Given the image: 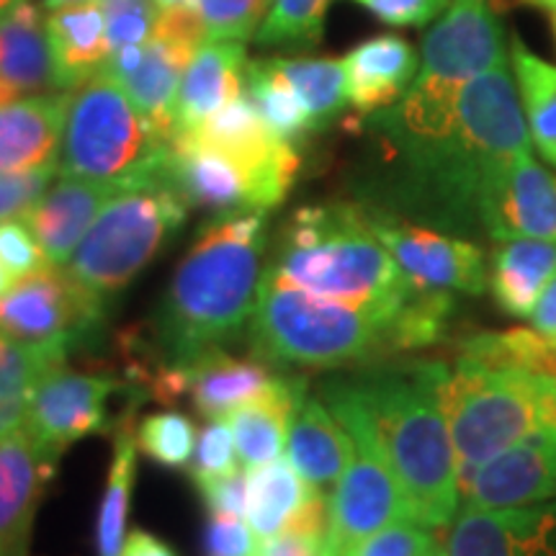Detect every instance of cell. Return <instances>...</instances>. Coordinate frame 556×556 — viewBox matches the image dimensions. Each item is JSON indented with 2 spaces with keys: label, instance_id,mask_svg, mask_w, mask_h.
<instances>
[{
  "label": "cell",
  "instance_id": "6da1fadb",
  "mask_svg": "<svg viewBox=\"0 0 556 556\" xmlns=\"http://www.w3.org/2000/svg\"><path fill=\"white\" fill-rule=\"evenodd\" d=\"M451 315L454 296L446 291L422 289L400 307H361L263 281L250 340L270 364L343 368L433 345Z\"/></svg>",
  "mask_w": 556,
  "mask_h": 556
},
{
  "label": "cell",
  "instance_id": "7a4b0ae2",
  "mask_svg": "<svg viewBox=\"0 0 556 556\" xmlns=\"http://www.w3.org/2000/svg\"><path fill=\"white\" fill-rule=\"evenodd\" d=\"M263 250L266 212L222 214L201 229L152 317L157 366H189L245 330L266 278Z\"/></svg>",
  "mask_w": 556,
  "mask_h": 556
},
{
  "label": "cell",
  "instance_id": "3957f363",
  "mask_svg": "<svg viewBox=\"0 0 556 556\" xmlns=\"http://www.w3.org/2000/svg\"><path fill=\"white\" fill-rule=\"evenodd\" d=\"M446 377L443 361H413L353 379L397 477L407 518L426 528L454 523L462 503L456 448L441 402Z\"/></svg>",
  "mask_w": 556,
  "mask_h": 556
},
{
  "label": "cell",
  "instance_id": "277c9868",
  "mask_svg": "<svg viewBox=\"0 0 556 556\" xmlns=\"http://www.w3.org/2000/svg\"><path fill=\"white\" fill-rule=\"evenodd\" d=\"M263 281L361 307H400L422 291L374 238L356 204L299 208Z\"/></svg>",
  "mask_w": 556,
  "mask_h": 556
},
{
  "label": "cell",
  "instance_id": "5b68a950",
  "mask_svg": "<svg viewBox=\"0 0 556 556\" xmlns=\"http://www.w3.org/2000/svg\"><path fill=\"white\" fill-rule=\"evenodd\" d=\"M458 490L475 471L520 438L556 428V377L528 366H486L458 356L441 389Z\"/></svg>",
  "mask_w": 556,
  "mask_h": 556
},
{
  "label": "cell",
  "instance_id": "8992f818",
  "mask_svg": "<svg viewBox=\"0 0 556 556\" xmlns=\"http://www.w3.org/2000/svg\"><path fill=\"white\" fill-rule=\"evenodd\" d=\"M505 58V34L492 0H448L422 39L417 75L392 109L379 111L384 139H433L454 129L464 86Z\"/></svg>",
  "mask_w": 556,
  "mask_h": 556
},
{
  "label": "cell",
  "instance_id": "52a82bcc",
  "mask_svg": "<svg viewBox=\"0 0 556 556\" xmlns=\"http://www.w3.org/2000/svg\"><path fill=\"white\" fill-rule=\"evenodd\" d=\"M168 152V139L152 129L127 90L103 70L70 93L60 142L62 176L129 189L163 178Z\"/></svg>",
  "mask_w": 556,
  "mask_h": 556
},
{
  "label": "cell",
  "instance_id": "ba28073f",
  "mask_svg": "<svg viewBox=\"0 0 556 556\" xmlns=\"http://www.w3.org/2000/svg\"><path fill=\"white\" fill-rule=\"evenodd\" d=\"M189 208L165 176L122 189L101 208L65 270L109 304L176 238Z\"/></svg>",
  "mask_w": 556,
  "mask_h": 556
},
{
  "label": "cell",
  "instance_id": "9c48e42d",
  "mask_svg": "<svg viewBox=\"0 0 556 556\" xmlns=\"http://www.w3.org/2000/svg\"><path fill=\"white\" fill-rule=\"evenodd\" d=\"M323 402L338 417L353 443V458L328 500V533H325L328 554L343 556L348 548L384 526L409 518L397 477L356 381H328L323 387Z\"/></svg>",
  "mask_w": 556,
  "mask_h": 556
},
{
  "label": "cell",
  "instance_id": "30bf717a",
  "mask_svg": "<svg viewBox=\"0 0 556 556\" xmlns=\"http://www.w3.org/2000/svg\"><path fill=\"white\" fill-rule=\"evenodd\" d=\"M106 304L60 266L18 278L0 296V332L37 345L70 351L101 328Z\"/></svg>",
  "mask_w": 556,
  "mask_h": 556
},
{
  "label": "cell",
  "instance_id": "8fae6325",
  "mask_svg": "<svg viewBox=\"0 0 556 556\" xmlns=\"http://www.w3.org/2000/svg\"><path fill=\"white\" fill-rule=\"evenodd\" d=\"M368 229L417 287L479 296L486 289L484 250L443 229L417 225L379 206H364Z\"/></svg>",
  "mask_w": 556,
  "mask_h": 556
},
{
  "label": "cell",
  "instance_id": "7c38bea8",
  "mask_svg": "<svg viewBox=\"0 0 556 556\" xmlns=\"http://www.w3.org/2000/svg\"><path fill=\"white\" fill-rule=\"evenodd\" d=\"M165 178L189 206L208 208L217 217L240 212H268L283 193L227 152L201 144L189 135L170 139Z\"/></svg>",
  "mask_w": 556,
  "mask_h": 556
},
{
  "label": "cell",
  "instance_id": "4fadbf2b",
  "mask_svg": "<svg viewBox=\"0 0 556 556\" xmlns=\"http://www.w3.org/2000/svg\"><path fill=\"white\" fill-rule=\"evenodd\" d=\"M479 225L497 242H556V178L531 152L492 163L479 193Z\"/></svg>",
  "mask_w": 556,
  "mask_h": 556
},
{
  "label": "cell",
  "instance_id": "5bb4252c",
  "mask_svg": "<svg viewBox=\"0 0 556 556\" xmlns=\"http://www.w3.org/2000/svg\"><path fill=\"white\" fill-rule=\"evenodd\" d=\"M119 389L124 381L109 374L54 366L34 387L24 428L41 446L62 456L73 443L109 428V402Z\"/></svg>",
  "mask_w": 556,
  "mask_h": 556
},
{
  "label": "cell",
  "instance_id": "9a60e30c",
  "mask_svg": "<svg viewBox=\"0 0 556 556\" xmlns=\"http://www.w3.org/2000/svg\"><path fill=\"white\" fill-rule=\"evenodd\" d=\"M446 556H556V497L523 507H471L456 513Z\"/></svg>",
  "mask_w": 556,
  "mask_h": 556
},
{
  "label": "cell",
  "instance_id": "2e32d148",
  "mask_svg": "<svg viewBox=\"0 0 556 556\" xmlns=\"http://www.w3.org/2000/svg\"><path fill=\"white\" fill-rule=\"evenodd\" d=\"M58 462L24 426L0 438V556H31L34 518Z\"/></svg>",
  "mask_w": 556,
  "mask_h": 556
},
{
  "label": "cell",
  "instance_id": "e0dca14e",
  "mask_svg": "<svg viewBox=\"0 0 556 556\" xmlns=\"http://www.w3.org/2000/svg\"><path fill=\"white\" fill-rule=\"evenodd\" d=\"M462 497L471 507H523L556 497V428L520 438L475 471Z\"/></svg>",
  "mask_w": 556,
  "mask_h": 556
},
{
  "label": "cell",
  "instance_id": "ac0fdd59",
  "mask_svg": "<svg viewBox=\"0 0 556 556\" xmlns=\"http://www.w3.org/2000/svg\"><path fill=\"white\" fill-rule=\"evenodd\" d=\"M119 191V186L101 180L62 176L60 184L50 186L21 219L45 248L52 266H67L101 208Z\"/></svg>",
  "mask_w": 556,
  "mask_h": 556
},
{
  "label": "cell",
  "instance_id": "d6986e66",
  "mask_svg": "<svg viewBox=\"0 0 556 556\" xmlns=\"http://www.w3.org/2000/svg\"><path fill=\"white\" fill-rule=\"evenodd\" d=\"M52 90L60 88L47 18L34 0H21L0 18V106Z\"/></svg>",
  "mask_w": 556,
  "mask_h": 556
},
{
  "label": "cell",
  "instance_id": "ffe728a7",
  "mask_svg": "<svg viewBox=\"0 0 556 556\" xmlns=\"http://www.w3.org/2000/svg\"><path fill=\"white\" fill-rule=\"evenodd\" d=\"M170 368L178 371L184 394H189L193 409L206 420L227 417L240 405L268 394L281 381L266 361L235 358L225 351L206 353L189 366Z\"/></svg>",
  "mask_w": 556,
  "mask_h": 556
},
{
  "label": "cell",
  "instance_id": "44dd1931",
  "mask_svg": "<svg viewBox=\"0 0 556 556\" xmlns=\"http://www.w3.org/2000/svg\"><path fill=\"white\" fill-rule=\"evenodd\" d=\"M415 47L394 34L361 41L345 54L348 103L361 114H379L402 101L417 75Z\"/></svg>",
  "mask_w": 556,
  "mask_h": 556
},
{
  "label": "cell",
  "instance_id": "7402d4cb",
  "mask_svg": "<svg viewBox=\"0 0 556 556\" xmlns=\"http://www.w3.org/2000/svg\"><path fill=\"white\" fill-rule=\"evenodd\" d=\"M245 65L242 41H204L180 75L173 137L197 129L222 106L240 99L245 88Z\"/></svg>",
  "mask_w": 556,
  "mask_h": 556
},
{
  "label": "cell",
  "instance_id": "603a6c76",
  "mask_svg": "<svg viewBox=\"0 0 556 556\" xmlns=\"http://www.w3.org/2000/svg\"><path fill=\"white\" fill-rule=\"evenodd\" d=\"M70 93L52 90L0 106V173L60 163Z\"/></svg>",
  "mask_w": 556,
  "mask_h": 556
},
{
  "label": "cell",
  "instance_id": "cb8c5ba5",
  "mask_svg": "<svg viewBox=\"0 0 556 556\" xmlns=\"http://www.w3.org/2000/svg\"><path fill=\"white\" fill-rule=\"evenodd\" d=\"M54 78L60 90H73L99 75L111 58L106 18L99 0H78L50 9L47 16Z\"/></svg>",
  "mask_w": 556,
  "mask_h": 556
},
{
  "label": "cell",
  "instance_id": "d4e9b609",
  "mask_svg": "<svg viewBox=\"0 0 556 556\" xmlns=\"http://www.w3.org/2000/svg\"><path fill=\"white\" fill-rule=\"evenodd\" d=\"M287 451L291 467L312 486H330L343 475L353 458L351 435L323 400L307 392L296 402L289 422Z\"/></svg>",
  "mask_w": 556,
  "mask_h": 556
},
{
  "label": "cell",
  "instance_id": "484cf974",
  "mask_svg": "<svg viewBox=\"0 0 556 556\" xmlns=\"http://www.w3.org/2000/svg\"><path fill=\"white\" fill-rule=\"evenodd\" d=\"M556 278V242L505 240L492 253L486 274L492 296L507 317L526 319L533 315L541 294Z\"/></svg>",
  "mask_w": 556,
  "mask_h": 556
},
{
  "label": "cell",
  "instance_id": "4316f807",
  "mask_svg": "<svg viewBox=\"0 0 556 556\" xmlns=\"http://www.w3.org/2000/svg\"><path fill=\"white\" fill-rule=\"evenodd\" d=\"M304 392H307V384L302 379L281 377L268 394L227 415L242 467L255 469L281 456L287 446L291 415Z\"/></svg>",
  "mask_w": 556,
  "mask_h": 556
},
{
  "label": "cell",
  "instance_id": "83f0119b",
  "mask_svg": "<svg viewBox=\"0 0 556 556\" xmlns=\"http://www.w3.org/2000/svg\"><path fill=\"white\" fill-rule=\"evenodd\" d=\"M191 58V52L150 37L142 47L139 65L131 70L127 78L119 80V86L127 90L135 106L152 124V129L168 142L173 139V131H176L178 83Z\"/></svg>",
  "mask_w": 556,
  "mask_h": 556
},
{
  "label": "cell",
  "instance_id": "f1b7e54d",
  "mask_svg": "<svg viewBox=\"0 0 556 556\" xmlns=\"http://www.w3.org/2000/svg\"><path fill=\"white\" fill-rule=\"evenodd\" d=\"M317 492L323 490L304 482L287 458L248 469L245 518L258 541L281 533Z\"/></svg>",
  "mask_w": 556,
  "mask_h": 556
},
{
  "label": "cell",
  "instance_id": "f546056e",
  "mask_svg": "<svg viewBox=\"0 0 556 556\" xmlns=\"http://www.w3.org/2000/svg\"><path fill=\"white\" fill-rule=\"evenodd\" d=\"M65 348L37 345L0 332V438L26 422L34 387L54 366L65 364Z\"/></svg>",
  "mask_w": 556,
  "mask_h": 556
},
{
  "label": "cell",
  "instance_id": "4dcf8cb0",
  "mask_svg": "<svg viewBox=\"0 0 556 556\" xmlns=\"http://www.w3.org/2000/svg\"><path fill=\"white\" fill-rule=\"evenodd\" d=\"M137 477V438L129 420H124L114 441V456H111L106 490H103L99 518H96V548L99 556H119L124 541H127V523L131 492H135Z\"/></svg>",
  "mask_w": 556,
  "mask_h": 556
},
{
  "label": "cell",
  "instance_id": "1f68e13d",
  "mask_svg": "<svg viewBox=\"0 0 556 556\" xmlns=\"http://www.w3.org/2000/svg\"><path fill=\"white\" fill-rule=\"evenodd\" d=\"M513 67L531 142L556 165V67L536 58L520 37L513 39Z\"/></svg>",
  "mask_w": 556,
  "mask_h": 556
},
{
  "label": "cell",
  "instance_id": "d6a6232c",
  "mask_svg": "<svg viewBox=\"0 0 556 556\" xmlns=\"http://www.w3.org/2000/svg\"><path fill=\"white\" fill-rule=\"evenodd\" d=\"M245 83L250 90V101L255 103L263 122L276 131L283 142H302L309 131H315L307 106L299 99V93L289 86L287 78L278 73L274 60H255L245 65Z\"/></svg>",
  "mask_w": 556,
  "mask_h": 556
},
{
  "label": "cell",
  "instance_id": "836d02e7",
  "mask_svg": "<svg viewBox=\"0 0 556 556\" xmlns=\"http://www.w3.org/2000/svg\"><path fill=\"white\" fill-rule=\"evenodd\" d=\"M278 73L287 78L307 106L315 129L330 124L348 106L345 67L330 58H274Z\"/></svg>",
  "mask_w": 556,
  "mask_h": 556
},
{
  "label": "cell",
  "instance_id": "e575fe53",
  "mask_svg": "<svg viewBox=\"0 0 556 556\" xmlns=\"http://www.w3.org/2000/svg\"><path fill=\"white\" fill-rule=\"evenodd\" d=\"M464 358H475L486 366H528L556 377V348L536 330L479 332L462 345Z\"/></svg>",
  "mask_w": 556,
  "mask_h": 556
},
{
  "label": "cell",
  "instance_id": "d590c367",
  "mask_svg": "<svg viewBox=\"0 0 556 556\" xmlns=\"http://www.w3.org/2000/svg\"><path fill=\"white\" fill-rule=\"evenodd\" d=\"M330 0H270L255 41L261 47L312 50L325 31V13Z\"/></svg>",
  "mask_w": 556,
  "mask_h": 556
},
{
  "label": "cell",
  "instance_id": "8d00e7d4",
  "mask_svg": "<svg viewBox=\"0 0 556 556\" xmlns=\"http://www.w3.org/2000/svg\"><path fill=\"white\" fill-rule=\"evenodd\" d=\"M137 448L150 462L165 469H184L191 464L193 448H197V426L189 415L176 409L144 415L135 430Z\"/></svg>",
  "mask_w": 556,
  "mask_h": 556
},
{
  "label": "cell",
  "instance_id": "74e56055",
  "mask_svg": "<svg viewBox=\"0 0 556 556\" xmlns=\"http://www.w3.org/2000/svg\"><path fill=\"white\" fill-rule=\"evenodd\" d=\"M208 41H248L266 18L270 0H193Z\"/></svg>",
  "mask_w": 556,
  "mask_h": 556
},
{
  "label": "cell",
  "instance_id": "f35d334b",
  "mask_svg": "<svg viewBox=\"0 0 556 556\" xmlns=\"http://www.w3.org/2000/svg\"><path fill=\"white\" fill-rule=\"evenodd\" d=\"M106 18L109 50L139 47L152 37L157 18L155 0H99Z\"/></svg>",
  "mask_w": 556,
  "mask_h": 556
},
{
  "label": "cell",
  "instance_id": "ab89813d",
  "mask_svg": "<svg viewBox=\"0 0 556 556\" xmlns=\"http://www.w3.org/2000/svg\"><path fill=\"white\" fill-rule=\"evenodd\" d=\"M435 546L430 528L415 520H394L348 548L343 556H433Z\"/></svg>",
  "mask_w": 556,
  "mask_h": 556
},
{
  "label": "cell",
  "instance_id": "60d3db41",
  "mask_svg": "<svg viewBox=\"0 0 556 556\" xmlns=\"http://www.w3.org/2000/svg\"><path fill=\"white\" fill-rule=\"evenodd\" d=\"M238 469V451H235L232 428L227 417L208 420V426L197 435V448L191 456L193 482L229 475Z\"/></svg>",
  "mask_w": 556,
  "mask_h": 556
},
{
  "label": "cell",
  "instance_id": "b9f144b4",
  "mask_svg": "<svg viewBox=\"0 0 556 556\" xmlns=\"http://www.w3.org/2000/svg\"><path fill=\"white\" fill-rule=\"evenodd\" d=\"M58 173L60 163L39 165V168L29 170L0 173V222L24 217L45 197Z\"/></svg>",
  "mask_w": 556,
  "mask_h": 556
},
{
  "label": "cell",
  "instance_id": "7bdbcfd3",
  "mask_svg": "<svg viewBox=\"0 0 556 556\" xmlns=\"http://www.w3.org/2000/svg\"><path fill=\"white\" fill-rule=\"evenodd\" d=\"M0 263L16 281L52 268V261L47 258L45 248L34 238L31 229L16 219L0 222Z\"/></svg>",
  "mask_w": 556,
  "mask_h": 556
},
{
  "label": "cell",
  "instance_id": "ee69618b",
  "mask_svg": "<svg viewBox=\"0 0 556 556\" xmlns=\"http://www.w3.org/2000/svg\"><path fill=\"white\" fill-rule=\"evenodd\" d=\"M152 37L191 54L208 39L204 18H201V13L193 3H180L173 5V9L157 11Z\"/></svg>",
  "mask_w": 556,
  "mask_h": 556
},
{
  "label": "cell",
  "instance_id": "f6af8a7d",
  "mask_svg": "<svg viewBox=\"0 0 556 556\" xmlns=\"http://www.w3.org/2000/svg\"><path fill=\"white\" fill-rule=\"evenodd\" d=\"M258 536L242 516H227V513H208L206 523V554L208 556H255Z\"/></svg>",
  "mask_w": 556,
  "mask_h": 556
},
{
  "label": "cell",
  "instance_id": "bcb514c9",
  "mask_svg": "<svg viewBox=\"0 0 556 556\" xmlns=\"http://www.w3.org/2000/svg\"><path fill=\"white\" fill-rule=\"evenodd\" d=\"M389 26H426L448 9V0H353Z\"/></svg>",
  "mask_w": 556,
  "mask_h": 556
},
{
  "label": "cell",
  "instance_id": "7dc6e473",
  "mask_svg": "<svg viewBox=\"0 0 556 556\" xmlns=\"http://www.w3.org/2000/svg\"><path fill=\"white\" fill-rule=\"evenodd\" d=\"M197 484L201 500L208 513H227V516L245 518V497H248V471H229V475L201 479Z\"/></svg>",
  "mask_w": 556,
  "mask_h": 556
},
{
  "label": "cell",
  "instance_id": "c3c4849f",
  "mask_svg": "<svg viewBox=\"0 0 556 556\" xmlns=\"http://www.w3.org/2000/svg\"><path fill=\"white\" fill-rule=\"evenodd\" d=\"M255 556H330L325 533L302 531V528H283L281 533L261 541Z\"/></svg>",
  "mask_w": 556,
  "mask_h": 556
},
{
  "label": "cell",
  "instance_id": "681fc988",
  "mask_svg": "<svg viewBox=\"0 0 556 556\" xmlns=\"http://www.w3.org/2000/svg\"><path fill=\"white\" fill-rule=\"evenodd\" d=\"M531 319H533V330L556 348V278L548 283L544 294H541Z\"/></svg>",
  "mask_w": 556,
  "mask_h": 556
},
{
  "label": "cell",
  "instance_id": "f907efd6",
  "mask_svg": "<svg viewBox=\"0 0 556 556\" xmlns=\"http://www.w3.org/2000/svg\"><path fill=\"white\" fill-rule=\"evenodd\" d=\"M119 556H176V552L163 539H157L155 533L137 528V531L127 533Z\"/></svg>",
  "mask_w": 556,
  "mask_h": 556
},
{
  "label": "cell",
  "instance_id": "816d5d0a",
  "mask_svg": "<svg viewBox=\"0 0 556 556\" xmlns=\"http://www.w3.org/2000/svg\"><path fill=\"white\" fill-rule=\"evenodd\" d=\"M13 283H16V278H13V276L9 274V270H5L3 263H0V296H3L5 291H9V289L13 287Z\"/></svg>",
  "mask_w": 556,
  "mask_h": 556
},
{
  "label": "cell",
  "instance_id": "f5cc1de1",
  "mask_svg": "<svg viewBox=\"0 0 556 556\" xmlns=\"http://www.w3.org/2000/svg\"><path fill=\"white\" fill-rule=\"evenodd\" d=\"M180 3H193V0H155L157 11H165V9H173V5H180Z\"/></svg>",
  "mask_w": 556,
  "mask_h": 556
},
{
  "label": "cell",
  "instance_id": "db71d44e",
  "mask_svg": "<svg viewBox=\"0 0 556 556\" xmlns=\"http://www.w3.org/2000/svg\"><path fill=\"white\" fill-rule=\"evenodd\" d=\"M523 3L539 5V9H546V11H556V0H523Z\"/></svg>",
  "mask_w": 556,
  "mask_h": 556
},
{
  "label": "cell",
  "instance_id": "11a10c76",
  "mask_svg": "<svg viewBox=\"0 0 556 556\" xmlns=\"http://www.w3.org/2000/svg\"><path fill=\"white\" fill-rule=\"evenodd\" d=\"M18 3H21V0H0V18H3L5 13H9L13 5H18Z\"/></svg>",
  "mask_w": 556,
  "mask_h": 556
},
{
  "label": "cell",
  "instance_id": "9f6ffc18",
  "mask_svg": "<svg viewBox=\"0 0 556 556\" xmlns=\"http://www.w3.org/2000/svg\"><path fill=\"white\" fill-rule=\"evenodd\" d=\"M65 3H78V0H45L47 9H58V5H65Z\"/></svg>",
  "mask_w": 556,
  "mask_h": 556
},
{
  "label": "cell",
  "instance_id": "6f0895ef",
  "mask_svg": "<svg viewBox=\"0 0 556 556\" xmlns=\"http://www.w3.org/2000/svg\"><path fill=\"white\" fill-rule=\"evenodd\" d=\"M433 556H446V552H443V546H435V552H433Z\"/></svg>",
  "mask_w": 556,
  "mask_h": 556
},
{
  "label": "cell",
  "instance_id": "680465c9",
  "mask_svg": "<svg viewBox=\"0 0 556 556\" xmlns=\"http://www.w3.org/2000/svg\"><path fill=\"white\" fill-rule=\"evenodd\" d=\"M552 18H554V31H556V11H552Z\"/></svg>",
  "mask_w": 556,
  "mask_h": 556
}]
</instances>
